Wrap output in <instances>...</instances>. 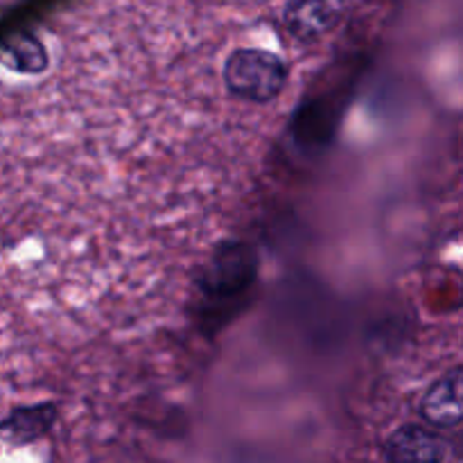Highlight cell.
<instances>
[{
    "label": "cell",
    "instance_id": "obj_4",
    "mask_svg": "<svg viewBox=\"0 0 463 463\" xmlns=\"http://www.w3.org/2000/svg\"><path fill=\"white\" fill-rule=\"evenodd\" d=\"M461 366H452L450 371L434 380L420 401V416L434 428H457L461 423Z\"/></svg>",
    "mask_w": 463,
    "mask_h": 463
},
{
    "label": "cell",
    "instance_id": "obj_2",
    "mask_svg": "<svg viewBox=\"0 0 463 463\" xmlns=\"http://www.w3.org/2000/svg\"><path fill=\"white\" fill-rule=\"evenodd\" d=\"M348 12V0H288L283 7V27L298 43H319L337 30Z\"/></svg>",
    "mask_w": 463,
    "mask_h": 463
},
{
    "label": "cell",
    "instance_id": "obj_5",
    "mask_svg": "<svg viewBox=\"0 0 463 463\" xmlns=\"http://www.w3.org/2000/svg\"><path fill=\"white\" fill-rule=\"evenodd\" d=\"M54 420L52 405L23 407L14 410L7 419L0 423V437L9 443H30L36 441L41 434L48 432Z\"/></svg>",
    "mask_w": 463,
    "mask_h": 463
},
{
    "label": "cell",
    "instance_id": "obj_3",
    "mask_svg": "<svg viewBox=\"0 0 463 463\" xmlns=\"http://www.w3.org/2000/svg\"><path fill=\"white\" fill-rule=\"evenodd\" d=\"M389 463H446L448 443L425 425H402L384 446Z\"/></svg>",
    "mask_w": 463,
    "mask_h": 463
},
{
    "label": "cell",
    "instance_id": "obj_1",
    "mask_svg": "<svg viewBox=\"0 0 463 463\" xmlns=\"http://www.w3.org/2000/svg\"><path fill=\"white\" fill-rule=\"evenodd\" d=\"M224 86L235 99L247 104H271L283 95L289 66L274 50L235 48L224 63Z\"/></svg>",
    "mask_w": 463,
    "mask_h": 463
}]
</instances>
